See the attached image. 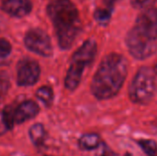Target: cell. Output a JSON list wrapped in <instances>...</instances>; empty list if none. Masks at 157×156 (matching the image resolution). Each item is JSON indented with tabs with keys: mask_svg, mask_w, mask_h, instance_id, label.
I'll return each mask as SVG.
<instances>
[{
	"mask_svg": "<svg viewBox=\"0 0 157 156\" xmlns=\"http://www.w3.org/2000/svg\"><path fill=\"white\" fill-rule=\"evenodd\" d=\"M128 74V62L119 53H110L101 62L91 84V92L99 100L115 97Z\"/></svg>",
	"mask_w": 157,
	"mask_h": 156,
	"instance_id": "1",
	"label": "cell"
},
{
	"mask_svg": "<svg viewBox=\"0 0 157 156\" xmlns=\"http://www.w3.org/2000/svg\"><path fill=\"white\" fill-rule=\"evenodd\" d=\"M47 13L55 28L60 47L69 49L81 29L76 6L70 0H53L48 5Z\"/></svg>",
	"mask_w": 157,
	"mask_h": 156,
	"instance_id": "2",
	"label": "cell"
},
{
	"mask_svg": "<svg viewBox=\"0 0 157 156\" xmlns=\"http://www.w3.org/2000/svg\"><path fill=\"white\" fill-rule=\"evenodd\" d=\"M97 50L98 46L96 41L93 40H87L74 53L72 63L64 79V85L68 90H75L79 86L83 72L94 60Z\"/></svg>",
	"mask_w": 157,
	"mask_h": 156,
	"instance_id": "3",
	"label": "cell"
},
{
	"mask_svg": "<svg viewBox=\"0 0 157 156\" xmlns=\"http://www.w3.org/2000/svg\"><path fill=\"white\" fill-rule=\"evenodd\" d=\"M155 73L147 67L141 68L135 74L129 89L131 100L139 105L148 104L156 91Z\"/></svg>",
	"mask_w": 157,
	"mask_h": 156,
	"instance_id": "4",
	"label": "cell"
},
{
	"mask_svg": "<svg viewBox=\"0 0 157 156\" xmlns=\"http://www.w3.org/2000/svg\"><path fill=\"white\" fill-rule=\"evenodd\" d=\"M126 43L130 53L138 60H144L152 56L157 49L155 40L144 36L135 28L132 29L127 34Z\"/></svg>",
	"mask_w": 157,
	"mask_h": 156,
	"instance_id": "5",
	"label": "cell"
},
{
	"mask_svg": "<svg viewBox=\"0 0 157 156\" xmlns=\"http://www.w3.org/2000/svg\"><path fill=\"white\" fill-rule=\"evenodd\" d=\"M26 47L44 57H49L52 54V46L48 34L40 29H32L29 30L24 39Z\"/></svg>",
	"mask_w": 157,
	"mask_h": 156,
	"instance_id": "6",
	"label": "cell"
},
{
	"mask_svg": "<svg viewBox=\"0 0 157 156\" xmlns=\"http://www.w3.org/2000/svg\"><path fill=\"white\" fill-rule=\"evenodd\" d=\"M144 36L157 40V9L155 7H148L143 9V12L138 16L136 19V25L134 27Z\"/></svg>",
	"mask_w": 157,
	"mask_h": 156,
	"instance_id": "7",
	"label": "cell"
},
{
	"mask_svg": "<svg viewBox=\"0 0 157 156\" xmlns=\"http://www.w3.org/2000/svg\"><path fill=\"white\" fill-rule=\"evenodd\" d=\"M17 84L22 86L34 85L40 74V69L37 62L30 59H24L17 64Z\"/></svg>",
	"mask_w": 157,
	"mask_h": 156,
	"instance_id": "8",
	"label": "cell"
},
{
	"mask_svg": "<svg viewBox=\"0 0 157 156\" xmlns=\"http://www.w3.org/2000/svg\"><path fill=\"white\" fill-rule=\"evenodd\" d=\"M40 112L39 105L33 100H27L14 108L15 124H21L34 119Z\"/></svg>",
	"mask_w": 157,
	"mask_h": 156,
	"instance_id": "9",
	"label": "cell"
},
{
	"mask_svg": "<svg viewBox=\"0 0 157 156\" xmlns=\"http://www.w3.org/2000/svg\"><path fill=\"white\" fill-rule=\"evenodd\" d=\"M32 8L30 0H4L2 9L11 17H23L29 14Z\"/></svg>",
	"mask_w": 157,
	"mask_h": 156,
	"instance_id": "10",
	"label": "cell"
},
{
	"mask_svg": "<svg viewBox=\"0 0 157 156\" xmlns=\"http://www.w3.org/2000/svg\"><path fill=\"white\" fill-rule=\"evenodd\" d=\"M46 131L41 123L33 124L29 130V137L32 144L36 147L42 146L46 140Z\"/></svg>",
	"mask_w": 157,
	"mask_h": 156,
	"instance_id": "11",
	"label": "cell"
},
{
	"mask_svg": "<svg viewBox=\"0 0 157 156\" xmlns=\"http://www.w3.org/2000/svg\"><path fill=\"white\" fill-rule=\"evenodd\" d=\"M78 146L83 151H93L100 146V137L97 133H86L78 140Z\"/></svg>",
	"mask_w": 157,
	"mask_h": 156,
	"instance_id": "12",
	"label": "cell"
},
{
	"mask_svg": "<svg viewBox=\"0 0 157 156\" xmlns=\"http://www.w3.org/2000/svg\"><path fill=\"white\" fill-rule=\"evenodd\" d=\"M36 97L46 106L50 107L53 101V91L49 86H42L36 92Z\"/></svg>",
	"mask_w": 157,
	"mask_h": 156,
	"instance_id": "13",
	"label": "cell"
},
{
	"mask_svg": "<svg viewBox=\"0 0 157 156\" xmlns=\"http://www.w3.org/2000/svg\"><path fill=\"white\" fill-rule=\"evenodd\" d=\"M139 146L147 156H157V143L153 140H140Z\"/></svg>",
	"mask_w": 157,
	"mask_h": 156,
	"instance_id": "14",
	"label": "cell"
},
{
	"mask_svg": "<svg viewBox=\"0 0 157 156\" xmlns=\"http://www.w3.org/2000/svg\"><path fill=\"white\" fill-rule=\"evenodd\" d=\"M111 17V11L108 8H98L95 12V18L99 24L106 25Z\"/></svg>",
	"mask_w": 157,
	"mask_h": 156,
	"instance_id": "15",
	"label": "cell"
},
{
	"mask_svg": "<svg viewBox=\"0 0 157 156\" xmlns=\"http://www.w3.org/2000/svg\"><path fill=\"white\" fill-rule=\"evenodd\" d=\"M10 87V82L7 74L0 73V98L4 97Z\"/></svg>",
	"mask_w": 157,
	"mask_h": 156,
	"instance_id": "16",
	"label": "cell"
},
{
	"mask_svg": "<svg viewBox=\"0 0 157 156\" xmlns=\"http://www.w3.org/2000/svg\"><path fill=\"white\" fill-rule=\"evenodd\" d=\"M12 51L11 44L6 39L0 38V57L5 59L6 58Z\"/></svg>",
	"mask_w": 157,
	"mask_h": 156,
	"instance_id": "17",
	"label": "cell"
},
{
	"mask_svg": "<svg viewBox=\"0 0 157 156\" xmlns=\"http://www.w3.org/2000/svg\"><path fill=\"white\" fill-rule=\"evenodd\" d=\"M156 0H131V3L134 8L145 9L151 7Z\"/></svg>",
	"mask_w": 157,
	"mask_h": 156,
	"instance_id": "18",
	"label": "cell"
},
{
	"mask_svg": "<svg viewBox=\"0 0 157 156\" xmlns=\"http://www.w3.org/2000/svg\"><path fill=\"white\" fill-rule=\"evenodd\" d=\"M9 130L6 120H5V118H4V115H3V111L1 110L0 111V136L6 134Z\"/></svg>",
	"mask_w": 157,
	"mask_h": 156,
	"instance_id": "19",
	"label": "cell"
},
{
	"mask_svg": "<svg viewBox=\"0 0 157 156\" xmlns=\"http://www.w3.org/2000/svg\"><path fill=\"white\" fill-rule=\"evenodd\" d=\"M104 2H105V4H107L108 6H113V4L116 2V0H105Z\"/></svg>",
	"mask_w": 157,
	"mask_h": 156,
	"instance_id": "20",
	"label": "cell"
},
{
	"mask_svg": "<svg viewBox=\"0 0 157 156\" xmlns=\"http://www.w3.org/2000/svg\"><path fill=\"white\" fill-rule=\"evenodd\" d=\"M124 156H132V154H131L130 153H126V154H124Z\"/></svg>",
	"mask_w": 157,
	"mask_h": 156,
	"instance_id": "21",
	"label": "cell"
},
{
	"mask_svg": "<svg viewBox=\"0 0 157 156\" xmlns=\"http://www.w3.org/2000/svg\"><path fill=\"white\" fill-rule=\"evenodd\" d=\"M155 74H157V63L155 64Z\"/></svg>",
	"mask_w": 157,
	"mask_h": 156,
	"instance_id": "22",
	"label": "cell"
},
{
	"mask_svg": "<svg viewBox=\"0 0 157 156\" xmlns=\"http://www.w3.org/2000/svg\"><path fill=\"white\" fill-rule=\"evenodd\" d=\"M2 60H3V58H1V57H0V63H1V61H2Z\"/></svg>",
	"mask_w": 157,
	"mask_h": 156,
	"instance_id": "23",
	"label": "cell"
},
{
	"mask_svg": "<svg viewBox=\"0 0 157 156\" xmlns=\"http://www.w3.org/2000/svg\"><path fill=\"white\" fill-rule=\"evenodd\" d=\"M44 156H52V155H44Z\"/></svg>",
	"mask_w": 157,
	"mask_h": 156,
	"instance_id": "24",
	"label": "cell"
}]
</instances>
